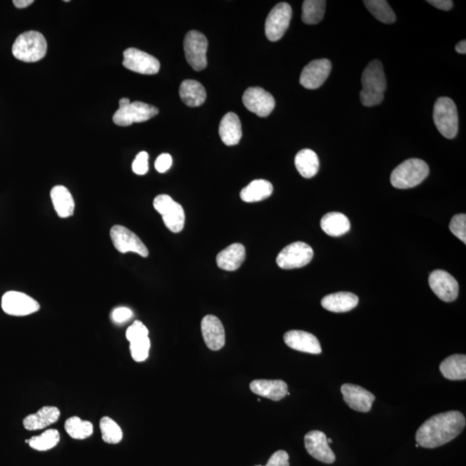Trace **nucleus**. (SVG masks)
<instances>
[{
  "mask_svg": "<svg viewBox=\"0 0 466 466\" xmlns=\"http://www.w3.org/2000/svg\"><path fill=\"white\" fill-rule=\"evenodd\" d=\"M456 51L460 54H463V55H465L466 54V41L463 40L461 41L459 44L456 45L455 47Z\"/></svg>",
  "mask_w": 466,
  "mask_h": 466,
  "instance_id": "nucleus-46",
  "label": "nucleus"
},
{
  "mask_svg": "<svg viewBox=\"0 0 466 466\" xmlns=\"http://www.w3.org/2000/svg\"><path fill=\"white\" fill-rule=\"evenodd\" d=\"M362 90L360 101L367 107L375 106L381 103L385 98L387 81L380 61H370L362 74Z\"/></svg>",
  "mask_w": 466,
  "mask_h": 466,
  "instance_id": "nucleus-2",
  "label": "nucleus"
},
{
  "mask_svg": "<svg viewBox=\"0 0 466 466\" xmlns=\"http://www.w3.org/2000/svg\"><path fill=\"white\" fill-rule=\"evenodd\" d=\"M325 1L323 0H305L303 5L302 19L307 24H317L325 15Z\"/></svg>",
  "mask_w": 466,
  "mask_h": 466,
  "instance_id": "nucleus-35",
  "label": "nucleus"
},
{
  "mask_svg": "<svg viewBox=\"0 0 466 466\" xmlns=\"http://www.w3.org/2000/svg\"><path fill=\"white\" fill-rule=\"evenodd\" d=\"M440 373L449 380H465L466 356L464 354H455L445 358L440 365Z\"/></svg>",
  "mask_w": 466,
  "mask_h": 466,
  "instance_id": "nucleus-29",
  "label": "nucleus"
},
{
  "mask_svg": "<svg viewBox=\"0 0 466 466\" xmlns=\"http://www.w3.org/2000/svg\"><path fill=\"white\" fill-rule=\"evenodd\" d=\"M430 167L423 160L411 158L404 161L395 168L390 176L393 187L407 189L416 187L427 178Z\"/></svg>",
  "mask_w": 466,
  "mask_h": 466,
  "instance_id": "nucleus-4",
  "label": "nucleus"
},
{
  "mask_svg": "<svg viewBox=\"0 0 466 466\" xmlns=\"http://www.w3.org/2000/svg\"><path fill=\"white\" fill-rule=\"evenodd\" d=\"M283 340L288 348L298 352L315 354V355H318L323 352L320 341L312 333L300 331V330H292L284 334Z\"/></svg>",
  "mask_w": 466,
  "mask_h": 466,
  "instance_id": "nucleus-19",
  "label": "nucleus"
},
{
  "mask_svg": "<svg viewBox=\"0 0 466 466\" xmlns=\"http://www.w3.org/2000/svg\"><path fill=\"white\" fill-rule=\"evenodd\" d=\"M222 142L228 146H236L242 138L240 119L234 113H228L222 118L218 127Z\"/></svg>",
  "mask_w": 466,
  "mask_h": 466,
  "instance_id": "nucleus-23",
  "label": "nucleus"
},
{
  "mask_svg": "<svg viewBox=\"0 0 466 466\" xmlns=\"http://www.w3.org/2000/svg\"><path fill=\"white\" fill-rule=\"evenodd\" d=\"M154 208L163 217L166 228L172 233H178L183 231L185 225V212L183 208L170 196L160 195L153 201Z\"/></svg>",
  "mask_w": 466,
  "mask_h": 466,
  "instance_id": "nucleus-8",
  "label": "nucleus"
},
{
  "mask_svg": "<svg viewBox=\"0 0 466 466\" xmlns=\"http://www.w3.org/2000/svg\"><path fill=\"white\" fill-rule=\"evenodd\" d=\"M159 111L156 106L146 103L135 101L131 103L129 98H122L119 101V108L114 113L113 121L118 126H129L133 123H142L154 118Z\"/></svg>",
  "mask_w": 466,
  "mask_h": 466,
  "instance_id": "nucleus-5",
  "label": "nucleus"
},
{
  "mask_svg": "<svg viewBox=\"0 0 466 466\" xmlns=\"http://www.w3.org/2000/svg\"><path fill=\"white\" fill-rule=\"evenodd\" d=\"M47 53V41L39 31H31L22 33L16 37L12 54L15 59L24 63H36L42 60Z\"/></svg>",
  "mask_w": 466,
  "mask_h": 466,
  "instance_id": "nucleus-3",
  "label": "nucleus"
},
{
  "mask_svg": "<svg viewBox=\"0 0 466 466\" xmlns=\"http://www.w3.org/2000/svg\"><path fill=\"white\" fill-rule=\"evenodd\" d=\"M434 121L443 137L455 138L459 131V116L455 103L447 97H441L435 102Z\"/></svg>",
  "mask_w": 466,
  "mask_h": 466,
  "instance_id": "nucleus-6",
  "label": "nucleus"
},
{
  "mask_svg": "<svg viewBox=\"0 0 466 466\" xmlns=\"http://www.w3.org/2000/svg\"><path fill=\"white\" fill-rule=\"evenodd\" d=\"M133 171L138 176L146 175L148 171V155L147 152L142 151L136 156L133 163Z\"/></svg>",
  "mask_w": 466,
  "mask_h": 466,
  "instance_id": "nucleus-40",
  "label": "nucleus"
},
{
  "mask_svg": "<svg viewBox=\"0 0 466 466\" xmlns=\"http://www.w3.org/2000/svg\"><path fill=\"white\" fill-rule=\"evenodd\" d=\"M430 5L438 8L440 10L449 11L452 9L453 2L452 0H430Z\"/></svg>",
  "mask_w": 466,
  "mask_h": 466,
  "instance_id": "nucleus-44",
  "label": "nucleus"
},
{
  "mask_svg": "<svg viewBox=\"0 0 466 466\" xmlns=\"http://www.w3.org/2000/svg\"><path fill=\"white\" fill-rule=\"evenodd\" d=\"M123 65L131 71L148 76L158 74L160 69L159 61L156 57L135 48L123 52Z\"/></svg>",
  "mask_w": 466,
  "mask_h": 466,
  "instance_id": "nucleus-13",
  "label": "nucleus"
},
{
  "mask_svg": "<svg viewBox=\"0 0 466 466\" xmlns=\"http://www.w3.org/2000/svg\"><path fill=\"white\" fill-rule=\"evenodd\" d=\"M428 282L432 292L443 302L452 303L457 299L459 283L448 272L441 270L432 271Z\"/></svg>",
  "mask_w": 466,
  "mask_h": 466,
  "instance_id": "nucleus-15",
  "label": "nucleus"
},
{
  "mask_svg": "<svg viewBox=\"0 0 466 466\" xmlns=\"http://www.w3.org/2000/svg\"><path fill=\"white\" fill-rule=\"evenodd\" d=\"M245 259V248L241 244H233L226 247L217 255V265L221 269L233 271L242 265Z\"/></svg>",
  "mask_w": 466,
  "mask_h": 466,
  "instance_id": "nucleus-25",
  "label": "nucleus"
},
{
  "mask_svg": "<svg viewBox=\"0 0 466 466\" xmlns=\"http://www.w3.org/2000/svg\"><path fill=\"white\" fill-rule=\"evenodd\" d=\"M292 18V8L288 3H279L270 14L265 22V35L271 42L282 39L290 26Z\"/></svg>",
  "mask_w": 466,
  "mask_h": 466,
  "instance_id": "nucleus-10",
  "label": "nucleus"
},
{
  "mask_svg": "<svg viewBox=\"0 0 466 466\" xmlns=\"http://www.w3.org/2000/svg\"><path fill=\"white\" fill-rule=\"evenodd\" d=\"M1 307L7 315L26 316L39 311L40 304L24 293L9 291L3 295Z\"/></svg>",
  "mask_w": 466,
  "mask_h": 466,
  "instance_id": "nucleus-12",
  "label": "nucleus"
},
{
  "mask_svg": "<svg viewBox=\"0 0 466 466\" xmlns=\"http://www.w3.org/2000/svg\"><path fill=\"white\" fill-rule=\"evenodd\" d=\"M364 4L370 14L383 24H393L397 20L392 8L385 0H366Z\"/></svg>",
  "mask_w": 466,
  "mask_h": 466,
  "instance_id": "nucleus-33",
  "label": "nucleus"
},
{
  "mask_svg": "<svg viewBox=\"0 0 466 466\" xmlns=\"http://www.w3.org/2000/svg\"><path fill=\"white\" fill-rule=\"evenodd\" d=\"M358 297L350 292L334 293L325 296L321 300V305L325 309L333 313H345L353 310L358 306Z\"/></svg>",
  "mask_w": 466,
  "mask_h": 466,
  "instance_id": "nucleus-24",
  "label": "nucleus"
},
{
  "mask_svg": "<svg viewBox=\"0 0 466 466\" xmlns=\"http://www.w3.org/2000/svg\"><path fill=\"white\" fill-rule=\"evenodd\" d=\"M332 70V64L328 59H319L311 61L300 74V83L307 89L320 88L327 81Z\"/></svg>",
  "mask_w": 466,
  "mask_h": 466,
  "instance_id": "nucleus-16",
  "label": "nucleus"
},
{
  "mask_svg": "<svg viewBox=\"0 0 466 466\" xmlns=\"http://www.w3.org/2000/svg\"><path fill=\"white\" fill-rule=\"evenodd\" d=\"M273 193V186L266 180H254L242 189L240 198L243 201L258 202L269 198Z\"/></svg>",
  "mask_w": 466,
  "mask_h": 466,
  "instance_id": "nucleus-31",
  "label": "nucleus"
},
{
  "mask_svg": "<svg viewBox=\"0 0 466 466\" xmlns=\"http://www.w3.org/2000/svg\"><path fill=\"white\" fill-rule=\"evenodd\" d=\"M180 97L185 105L189 107H198L204 104L207 93L204 86L199 81L186 80L180 86Z\"/></svg>",
  "mask_w": 466,
  "mask_h": 466,
  "instance_id": "nucleus-27",
  "label": "nucleus"
},
{
  "mask_svg": "<svg viewBox=\"0 0 466 466\" xmlns=\"http://www.w3.org/2000/svg\"><path fill=\"white\" fill-rule=\"evenodd\" d=\"M133 315V311L130 308L121 307L114 309L113 313H111V320L115 323L121 324L129 320Z\"/></svg>",
  "mask_w": 466,
  "mask_h": 466,
  "instance_id": "nucleus-42",
  "label": "nucleus"
},
{
  "mask_svg": "<svg viewBox=\"0 0 466 466\" xmlns=\"http://www.w3.org/2000/svg\"><path fill=\"white\" fill-rule=\"evenodd\" d=\"M60 410L56 407L44 406L35 414L28 415L23 420L24 427L29 431L44 430L56 423L60 418Z\"/></svg>",
  "mask_w": 466,
  "mask_h": 466,
  "instance_id": "nucleus-21",
  "label": "nucleus"
},
{
  "mask_svg": "<svg viewBox=\"0 0 466 466\" xmlns=\"http://www.w3.org/2000/svg\"><path fill=\"white\" fill-rule=\"evenodd\" d=\"M64 427L68 435L74 440L88 439L93 432V424L88 420H82L77 416L66 420Z\"/></svg>",
  "mask_w": 466,
  "mask_h": 466,
  "instance_id": "nucleus-32",
  "label": "nucleus"
},
{
  "mask_svg": "<svg viewBox=\"0 0 466 466\" xmlns=\"http://www.w3.org/2000/svg\"><path fill=\"white\" fill-rule=\"evenodd\" d=\"M320 226L329 236L340 237L349 232L350 223L345 214L332 212L321 218Z\"/></svg>",
  "mask_w": 466,
  "mask_h": 466,
  "instance_id": "nucleus-28",
  "label": "nucleus"
},
{
  "mask_svg": "<svg viewBox=\"0 0 466 466\" xmlns=\"http://www.w3.org/2000/svg\"><path fill=\"white\" fill-rule=\"evenodd\" d=\"M327 440L328 444L333 443V440L331 439H328Z\"/></svg>",
  "mask_w": 466,
  "mask_h": 466,
  "instance_id": "nucleus-47",
  "label": "nucleus"
},
{
  "mask_svg": "<svg viewBox=\"0 0 466 466\" xmlns=\"http://www.w3.org/2000/svg\"><path fill=\"white\" fill-rule=\"evenodd\" d=\"M184 52L186 59L196 71H201L207 67L208 41L201 32L191 31L185 36Z\"/></svg>",
  "mask_w": 466,
  "mask_h": 466,
  "instance_id": "nucleus-7",
  "label": "nucleus"
},
{
  "mask_svg": "<svg viewBox=\"0 0 466 466\" xmlns=\"http://www.w3.org/2000/svg\"><path fill=\"white\" fill-rule=\"evenodd\" d=\"M148 336V330L141 321L136 320L133 324L128 328L126 331V339L128 341L133 342Z\"/></svg>",
  "mask_w": 466,
  "mask_h": 466,
  "instance_id": "nucleus-39",
  "label": "nucleus"
},
{
  "mask_svg": "<svg viewBox=\"0 0 466 466\" xmlns=\"http://www.w3.org/2000/svg\"><path fill=\"white\" fill-rule=\"evenodd\" d=\"M313 250L306 243L295 242L288 245L276 258V263L283 270L298 269L312 261Z\"/></svg>",
  "mask_w": 466,
  "mask_h": 466,
  "instance_id": "nucleus-9",
  "label": "nucleus"
},
{
  "mask_svg": "<svg viewBox=\"0 0 466 466\" xmlns=\"http://www.w3.org/2000/svg\"><path fill=\"white\" fill-rule=\"evenodd\" d=\"M110 236L113 244L119 253H137L143 258H147L148 250L146 245L137 235L123 226H114L111 229Z\"/></svg>",
  "mask_w": 466,
  "mask_h": 466,
  "instance_id": "nucleus-11",
  "label": "nucleus"
},
{
  "mask_svg": "<svg viewBox=\"0 0 466 466\" xmlns=\"http://www.w3.org/2000/svg\"><path fill=\"white\" fill-rule=\"evenodd\" d=\"M290 456L283 450L275 452L265 466H290ZM262 466V465H255Z\"/></svg>",
  "mask_w": 466,
  "mask_h": 466,
  "instance_id": "nucleus-41",
  "label": "nucleus"
},
{
  "mask_svg": "<svg viewBox=\"0 0 466 466\" xmlns=\"http://www.w3.org/2000/svg\"><path fill=\"white\" fill-rule=\"evenodd\" d=\"M449 228L453 235H455L464 244H466V216L465 213L457 214L453 217Z\"/></svg>",
  "mask_w": 466,
  "mask_h": 466,
  "instance_id": "nucleus-38",
  "label": "nucleus"
},
{
  "mask_svg": "<svg viewBox=\"0 0 466 466\" xmlns=\"http://www.w3.org/2000/svg\"><path fill=\"white\" fill-rule=\"evenodd\" d=\"M466 420L459 411L432 416L416 432V442L424 448H436L450 442L463 432Z\"/></svg>",
  "mask_w": 466,
  "mask_h": 466,
  "instance_id": "nucleus-1",
  "label": "nucleus"
},
{
  "mask_svg": "<svg viewBox=\"0 0 466 466\" xmlns=\"http://www.w3.org/2000/svg\"><path fill=\"white\" fill-rule=\"evenodd\" d=\"M201 333L204 342L210 350H218L225 345V329L221 321L216 316L204 317L201 321Z\"/></svg>",
  "mask_w": 466,
  "mask_h": 466,
  "instance_id": "nucleus-20",
  "label": "nucleus"
},
{
  "mask_svg": "<svg viewBox=\"0 0 466 466\" xmlns=\"http://www.w3.org/2000/svg\"><path fill=\"white\" fill-rule=\"evenodd\" d=\"M51 197L54 208L60 218H67L74 216V204L71 193L64 186H55L51 189Z\"/></svg>",
  "mask_w": 466,
  "mask_h": 466,
  "instance_id": "nucleus-26",
  "label": "nucleus"
},
{
  "mask_svg": "<svg viewBox=\"0 0 466 466\" xmlns=\"http://www.w3.org/2000/svg\"><path fill=\"white\" fill-rule=\"evenodd\" d=\"M323 432L311 431L304 437L305 447L313 459L325 464H333L336 457L328 443Z\"/></svg>",
  "mask_w": 466,
  "mask_h": 466,
  "instance_id": "nucleus-17",
  "label": "nucleus"
},
{
  "mask_svg": "<svg viewBox=\"0 0 466 466\" xmlns=\"http://www.w3.org/2000/svg\"><path fill=\"white\" fill-rule=\"evenodd\" d=\"M150 349L151 340L148 336L131 342L130 343L131 357H133L136 362L141 363L146 361L148 357Z\"/></svg>",
  "mask_w": 466,
  "mask_h": 466,
  "instance_id": "nucleus-37",
  "label": "nucleus"
},
{
  "mask_svg": "<svg viewBox=\"0 0 466 466\" xmlns=\"http://www.w3.org/2000/svg\"><path fill=\"white\" fill-rule=\"evenodd\" d=\"M243 103L251 113L261 118L269 116L275 106L274 97L262 88H249L245 90Z\"/></svg>",
  "mask_w": 466,
  "mask_h": 466,
  "instance_id": "nucleus-14",
  "label": "nucleus"
},
{
  "mask_svg": "<svg viewBox=\"0 0 466 466\" xmlns=\"http://www.w3.org/2000/svg\"><path fill=\"white\" fill-rule=\"evenodd\" d=\"M250 388L254 394L276 402L288 393V385L283 380H254L250 383Z\"/></svg>",
  "mask_w": 466,
  "mask_h": 466,
  "instance_id": "nucleus-22",
  "label": "nucleus"
},
{
  "mask_svg": "<svg viewBox=\"0 0 466 466\" xmlns=\"http://www.w3.org/2000/svg\"><path fill=\"white\" fill-rule=\"evenodd\" d=\"M172 156L170 154L163 153L160 155L158 159L156 160V170L159 173H165L170 170L172 166Z\"/></svg>",
  "mask_w": 466,
  "mask_h": 466,
  "instance_id": "nucleus-43",
  "label": "nucleus"
},
{
  "mask_svg": "<svg viewBox=\"0 0 466 466\" xmlns=\"http://www.w3.org/2000/svg\"><path fill=\"white\" fill-rule=\"evenodd\" d=\"M102 439L107 444H118L123 440V431L118 424L110 417H103L100 422Z\"/></svg>",
  "mask_w": 466,
  "mask_h": 466,
  "instance_id": "nucleus-36",
  "label": "nucleus"
},
{
  "mask_svg": "<svg viewBox=\"0 0 466 466\" xmlns=\"http://www.w3.org/2000/svg\"><path fill=\"white\" fill-rule=\"evenodd\" d=\"M295 164L300 175L308 179L315 176L320 168L318 156L309 148H304L297 153Z\"/></svg>",
  "mask_w": 466,
  "mask_h": 466,
  "instance_id": "nucleus-30",
  "label": "nucleus"
},
{
  "mask_svg": "<svg viewBox=\"0 0 466 466\" xmlns=\"http://www.w3.org/2000/svg\"><path fill=\"white\" fill-rule=\"evenodd\" d=\"M341 393L344 401L352 410L368 413L373 407L375 395L358 385L345 383L341 386Z\"/></svg>",
  "mask_w": 466,
  "mask_h": 466,
  "instance_id": "nucleus-18",
  "label": "nucleus"
},
{
  "mask_svg": "<svg viewBox=\"0 0 466 466\" xmlns=\"http://www.w3.org/2000/svg\"><path fill=\"white\" fill-rule=\"evenodd\" d=\"M33 3H34L33 0H14V6L19 9L30 6Z\"/></svg>",
  "mask_w": 466,
  "mask_h": 466,
  "instance_id": "nucleus-45",
  "label": "nucleus"
},
{
  "mask_svg": "<svg viewBox=\"0 0 466 466\" xmlns=\"http://www.w3.org/2000/svg\"><path fill=\"white\" fill-rule=\"evenodd\" d=\"M59 432L56 430H49L39 436H33L30 440H26V442L30 445V447L34 450L44 452L51 450L56 447L60 441Z\"/></svg>",
  "mask_w": 466,
  "mask_h": 466,
  "instance_id": "nucleus-34",
  "label": "nucleus"
}]
</instances>
